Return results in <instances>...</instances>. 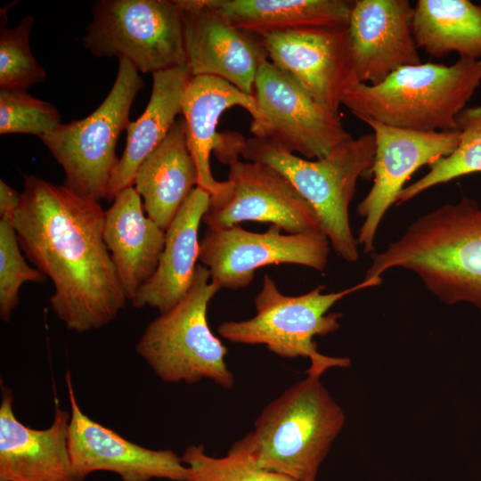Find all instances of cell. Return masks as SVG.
Wrapping results in <instances>:
<instances>
[{"label":"cell","mask_w":481,"mask_h":481,"mask_svg":"<svg viewBox=\"0 0 481 481\" xmlns=\"http://www.w3.org/2000/svg\"><path fill=\"white\" fill-rule=\"evenodd\" d=\"M210 194L197 186L166 230L165 245L153 275L139 289L132 304L165 314L187 293L200 256L199 228L209 206Z\"/></svg>","instance_id":"obj_21"},{"label":"cell","mask_w":481,"mask_h":481,"mask_svg":"<svg viewBox=\"0 0 481 481\" xmlns=\"http://www.w3.org/2000/svg\"><path fill=\"white\" fill-rule=\"evenodd\" d=\"M412 35L418 48L432 57L457 53L461 59L481 58V4L469 0H418Z\"/></svg>","instance_id":"obj_25"},{"label":"cell","mask_w":481,"mask_h":481,"mask_svg":"<svg viewBox=\"0 0 481 481\" xmlns=\"http://www.w3.org/2000/svg\"><path fill=\"white\" fill-rule=\"evenodd\" d=\"M254 95L268 121L265 137L307 159L328 156L352 138L337 116L269 60L262 63Z\"/></svg>","instance_id":"obj_15"},{"label":"cell","mask_w":481,"mask_h":481,"mask_svg":"<svg viewBox=\"0 0 481 481\" xmlns=\"http://www.w3.org/2000/svg\"><path fill=\"white\" fill-rule=\"evenodd\" d=\"M104 214L103 236L127 300L153 275L166 231L145 216L134 186L118 192Z\"/></svg>","instance_id":"obj_20"},{"label":"cell","mask_w":481,"mask_h":481,"mask_svg":"<svg viewBox=\"0 0 481 481\" xmlns=\"http://www.w3.org/2000/svg\"><path fill=\"white\" fill-rule=\"evenodd\" d=\"M177 0H100L83 44L96 57H124L142 73L187 64Z\"/></svg>","instance_id":"obj_9"},{"label":"cell","mask_w":481,"mask_h":481,"mask_svg":"<svg viewBox=\"0 0 481 481\" xmlns=\"http://www.w3.org/2000/svg\"><path fill=\"white\" fill-rule=\"evenodd\" d=\"M381 277L363 279L360 283L337 292L323 293L319 285L299 296L281 293L273 279L265 274L254 304L256 315L242 321H226L217 326L218 334L230 342L265 345L274 355L284 358L306 357L310 367L306 374L322 376L333 367L346 368L350 360L321 354L314 341L340 327L342 314L328 313L346 296L381 283Z\"/></svg>","instance_id":"obj_6"},{"label":"cell","mask_w":481,"mask_h":481,"mask_svg":"<svg viewBox=\"0 0 481 481\" xmlns=\"http://www.w3.org/2000/svg\"><path fill=\"white\" fill-rule=\"evenodd\" d=\"M34 18L24 16L17 26L0 29V89H27L46 78L44 67L32 54L29 37Z\"/></svg>","instance_id":"obj_28"},{"label":"cell","mask_w":481,"mask_h":481,"mask_svg":"<svg viewBox=\"0 0 481 481\" xmlns=\"http://www.w3.org/2000/svg\"><path fill=\"white\" fill-rule=\"evenodd\" d=\"M227 182L223 194L210 197L202 218L208 228L255 221L278 225L290 234L322 231L313 207L271 166L237 159L229 166Z\"/></svg>","instance_id":"obj_11"},{"label":"cell","mask_w":481,"mask_h":481,"mask_svg":"<svg viewBox=\"0 0 481 481\" xmlns=\"http://www.w3.org/2000/svg\"><path fill=\"white\" fill-rule=\"evenodd\" d=\"M344 424V412L321 376L307 374L265 405L244 438L259 468L293 481H315Z\"/></svg>","instance_id":"obj_4"},{"label":"cell","mask_w":481,"mask_h":481,"mask_svg":"<svg viewBox=\"0 0 481 481\" xmlns=\"http://www.w3.org/2000/svg\"><path fill=\"white\" fill-rule=\"evenodd\" d=\"M183 10L187 66L193 77H220L254 95L255 81L267 52L259 37L239 29L210 5V0H177Z\"/></svg>","instance_id":"obj_17"},{"label":"cell","mask_w":481,"mask_h":481,"mask_svg":"<svg viewBox=\"0 0 481 481\" xmlns=\"http://www.w3.org/2000/svg\"><path fill=\"white\" fill-rule=\"evenodd\" d=\"M199 173L189 151L186 124L179 117L164 141L139 167L134 185L148 217L166 231L198 186Z\"/></svg>","instance_id":"obj_23"},{"label":"cell","mask_w":481,"mask_h":481,"mask_svg":"<svg viewBox=\"0 0 481 481\" xmlns=\"http://www.w3.org/2000/svg\"><path fill=\"white\" fill-rule=\"evenodd\" d=\"M143 86L135 67L118 57L115 82L100 106L87 117L61 124L40 137L64 170V186L97 201L106 199L119 159L116 145L130 123V109Z\"/></svg>","instance_id":"obj_8"},{"label":"cell","mask_w":481,"mask_h":481,"mask_svg":"<svg viewBox=\"0 0 481 481\" xmlns=\"http://www.w3.org/2000/svg\"><path fill=\"white\" fill-rule=\"evenodd\" d=\"M364 279L393 268L412 272L446 305L481 311V208L468 197L413 221L385 250L371 253Z\"/></svg>","instance_id":"obj_2"},{"label":"cell","mask_w":481,"mask_h":481,"mask_svg":"<svg viewBox=\"0 0 481 481\" xmlns=\"http://www.w3.org/2000/svg\"><path fill=\"white\" fill-rule=\"evenodd\" d=\"M20 193L13 219L19 244L51 280L57 318L78 333L111 322L128 300L104 240L99 201L34 175L24 176Z\"/></svg>","instance_id":"obj_1"},{"label":"cell","mask_w":481,"mask_h":481,"mask_svg":"<svg viewBox=\"0 0 481 481\" xmlns=\"http://www.w3.org/2000/svg\"><path fill=\"white\" fill-rule=\"evenodd\" d=\"M460 142L455 150L429 167L426 175L404 187L396 205L411 200L429 188L481 172V104L464 108L457 115Z\"/></svg>","instance_id":"obj_26"},{"label":"cell","mask_w":481,"mask_h":481,"mask_svg":"<svg viewBox=\"0 0 481 481\" xmlns=\"http://www.w3.org/2000/svg\"><path fill=\"white\" fill-rule=\"evenodd\" d=\"M181 458L187 468L183 481H293L259 468L249 454L244 436L225 456H210L202 444H192Z\"/></svg>","instance_id":"obj_27"},{"label":"cell","mask_w":481,"mask_h":481,"mask_svg":"<svg viewBox=\"0 0 481 481\" xmlns=\"http://www.w3.org/2000/svg\"><path fill=\"white\" fill-rule=\"evenodd\" d=\"M0 481H75L69 450L70 412L55 407L45 429L21 423L12 391L1 386Z\"/></svg>","instance_id":"obj_19"},{"label":"cell","mask_w":481,"mask_h":481,"mask_svg":"<svg viewBox=\"0 0 481 481\" xmlns=\"http://www.w3.org/2000/svg\"><path fill=\"white\" fill-rule=\"evenodd\" d=\"M275 224L264 232H250L239 224L224 229L208 228L200 241L199 261L207 267L211 281L221 289L248 287L259 268L293 264L325 270L330 240L322 231L281 233Z\"/></svg>","instance_id":"obj_10"},{"label":"cell","mask_w":481,"mask_h":481,"mask_svg":"<svg viewBox=\"0 0 481 481\" xmlns=\"http://www.w3.org/2000/svg\"><path fill=\"white\" fill-rule=\"evenodd\" d=\"M268 60L291 76L319 104L339 116L356 76L347 26L314 27L260 37Z\"/></svg>","instance_id":"obj_12"},{"label":"cell","mask_w":481,"mask_h":481,"mask_svg":"<svg viewBox=\"0 0 481 481\" xmlns=\"http://www.w3.org/2000/svg\"><path fill=\"white\" fill-rule=\"evenodd\" d=\"M480 85V60L420 63L400 68L378 85L357 84L342 105L362 121L420 132L459 131L457 115Z\"/></svg>","instance_id":"obj_3"},{"label":"cell","mask_w":481,"mask_h":481,"mask_svg":"<svg viewBox=\"0 0 481 481\" xmlns=\"http://www.w3.org/2000/svg\"><path fill=\"white\" fill-rule=\"evenodd\" d=\"M220 288L207 267L197 265L184 297L144 329L136 353L164 382L195 384L212 380L224 389L235 381L225 363L227 348L209 329L207 310Z\"/></svg>","instance_id":"obj_7"},{"label":"cell","mask_w":481,"mask_h":481,"mask_svg":"<svg viewBox=\"0 0 481 481\" xmlns=\"http://www.w3.org/2000/svg\"><path fill=\"white\" fill-rule=\"evenodd\" d=\"M61 118L52 103L27 91L0 89V134H27L39 138L54 131Z\"/></svg>","instance_id":"obj_29"},{"label":"cell","mask_w":481,"mask_h":481,"mask_svg":"<svg viewBox=\"0 0 481 481\" xmlns=\"http://www.w3.org/2000/svg\"><path fill=\"white\" fill-rule=\"evenodd\" d=\"M65 381L70 404L69 450L75 481H85L97 471L114 473L122 481L184 480L187 468L181 456L169 449L143 447L96 422L80 409L69 371Z\"/></svg>","instance_id":"obj_16"},{"label":"cell","mask_w":481,"mask_h":481,"mask_svg":"<svg viewBox=\"0 0 481 481\" xmlns=\"http://www.w3.org/2000/svg\"><path fill=\"white\" fill-rule=\"evenodd\" d=\"M354 1L210 0L232 25L259 37L314 27L347 26Z\"/></svg>","instance_id":"obj_24"},{"label":"cell","mask_w":481,"mask_h":481,"mask_svg":"<svg viewBox=\"0 0 481 481\" xmlns=\"http://www.w3.org/2000/svg\"><path fill=\"white\" fill-rule=\"evenodd\" d=\"M408 0H355L348 32L360 83L378 85L405 66L421 63Z\"/></svg>","instance_id":"obj_18"},{"label":"cell","mask_w":481,"mask_h":481,"mask_svg":"<svg viewBox=\"0 0 481 481\" xmlns=\"http://www.w3.org/2000/svg\"><path fill=\"white\" fill-rule=\"evenodd\" d=\"M21 200V193L0 180V219L13 222Z\"/></svg>","instance_id":"obj_31"},{"label":"cell","mask_w":481,"mask_h":481,"mask_svg":"<svg viewBox=\"0 0 481 481\" xmlns=\"http://www.w3.org/2000/svg\"><path fill=\"white\" fill-rule=\"evenodd\" d=\"M373 131L375 155L371 167L373 183L357 212L364 218L357 237L364 253L374 250L381 220L411 175L451 154L460 142V131L420 132L364 120Z\"/></svg>","instance_id":"obj_14"},{"label":"cell","mask_w":481,"mask_h":481,"mask_svg":"<svg viewBox=\"0 0 481 481\" xmlns=\"http://www.w3.org/2000/svg\"><path fill=\"white\" fill-rule=\"evenodd\" d=\"M190 68L177 66L152 74V89L143 113L126 128V144L111 175L106 200L134 185L136 173L147 157L164 141L178 115L192 77Z\"/></svg>","instance_id":"obj_22"},{"label":"cell","mask_w":481,"mask_h":481,"mask_svg":"<svg viewBox=\"0 0 481 481\" xmlns=\"http://www.w3.org/2000/svg\"><path fill=\"white\" fill-rule=\"evenodd\" d=\"M375 137L351 138L328 156L302 159L267 137L246 139L241 154L248 161L271 166L281 172L313 207L322 232L345 261L358 260V242L349 222V205L359 178L371 175Z\"/></svg>","instance_id":"obj_5"},{"label":"cell","mask_w":481,"mask_h":481,"mask_svg":"<svg viewBox=\"0 0 481 481\" xmlns=\"http://www.w3.org/2000/svg\"><path fill=\"white\" fill-rule=\"evenodd\" d=\"M13 222L0 219V317L8 322L19 305L20 287L26 282L42 283L46 277L25 261Z\"/></svg>","instance_id":"obj_30"},{"label":"cell","mask_w":481,"mask_h":481,"mask_svg":"<svg viewBox=\"0 0 481 481\" xmlns=\"http://www.w3.org/2000/svg\"><path fill=\"white\" fill-rule=\"evenodd\" d=\"M239 106L252 117L250 130L254 136L265 137L268 121L255 95L247 94L229 82L213 76L192 77L184 93L182 117L186 124L189 151L199 173L198 186L217 197L223 194L228 182L215 179L210 167V154L224 164L231 165L239 159L245 148L246 138L236 132L218 133L222 114Z\"/></svg>","instance_id":"obj_13"}]
</instances>
